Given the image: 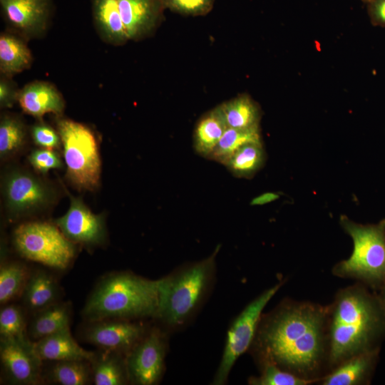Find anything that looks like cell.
<instances>
[{"mask_svg":"<svg viewBox=\"0 0 385 385\" xmlns=\"http://www.w3.org/2000/svg\"><path fill=\"white\" fill-rule=\"evenodd\" d=\"M250 143H262L260 128H227L207 159L225 165L237 150Z\"/></svg>","mask_w":385,"mask_h":385,"instance_id":"obj_27","label":"cell"},{"mask_svg":"<svg viewBox=\"0 0 385 385\" xmlns=\"http://www.w3.org/2000/svg\"><path fill=\"white\" fill-rule=\"evenodd\" d=\"M215 0H163L165 9L184 16H205L213 8Z\"/></svg>","mask_w":385,"mask_h":385,"instance_id":"obj_33","label":"cell"},{"mask_svg":"<svg viewBox=\"0 0 385 385\" xmlns=\"http://www.w3.org/2000/svg\"><path fill=\"white\" fill-rule=\"evenodd\" d=\"M129 40L139 41L152 34L163 19V0H118Z\"/></svg>","mask_w":385,"mask_h":385,"instance_id":"obj_15","label":"cell"},{"mask_svg":"<svg viewBox=\"0 0 385 385\" xmlns=\"http://www.w3.org/2000/svg\"><path fill=\"white\" fill-rule=\"evenodd\" d=\"M17 252L27 260L58 270H65L75 255L73 242L57 225L30 222L19 225L13 234Z\"/></svg>","mask_w":385,"mask_h":385,"instance_id":"obj_7","label":"cell"},{"mask_svg":"<svg viewBox=\"0 0 385 385\" xmlns=\"http://www.w3.org/2000/svg\"><path fill=\"white\" fill-rule=\"evenodd\" d=\"M328 371L354 355L380 349L385 307L378 294L357 283L339 290L328 305Z\"/></svg>","mask_w":385,"mask_h":385,"instance_id":"obj_2","label":"cell"},{"mask_svg":"<svg viewBox=\"0 0 385 385\" xmlns=\"http://www.w3.org/2000/svg\"><path fill=\"white\" fill-rule=\"evenodd\" d=\"M0 358L4 372L12 384L34 385L40 382L42 361L34 350V342L27 337H1Z\"/></svg>","mask_w":385,"mask_h":385,"instance_id":"obj_11","label":"cell"},{"mask_svg":"<svg viewBox=\"0 0 385 385\" xmlns=\"http://www.w3.org/2000/svg\"><path fill=\"white\" fill-rule=\"evenodd\" d=\"M227 128L249 129L260 128L262 111L259 104L246 93L217 106Z\"/></svg>","mask_w":385,"mask_h":385,"instance_id":"obj_21","label":"cell"},{"mask_svg":"<svg viewBox=\"0 0 385 385\" xmlns=\"http://www.w3.org/2000/svg\"><path fill=\"white\" fill-rule=\"evenodd\" d=\"M1 183L4 204L13 217L36 212L54 197L52 188L46 182L24 169L10 170Z\"/></svg>","mask_w":385,"mask_h":385,"instance_id":"obj_9","label":"cell"},{"mask_svg":"<svg viewBox=\"0 0 385 385\" xmlns=\"http://www.w3.org/2000/svg\"><path fill=\"white\" fill-rule=\"evenodd\" d=\"M17 101L23 111L37 118L46 113L60 115L65 103L58 91L51 83L36 81L19 91Z\"/></svg>","mask_w":385,"mask_h":385,"instance_id":"obj_17","label":"cell"},{"mask_svg":"<svg viewBox=\"0 0 385 385\" xmlns=\"http://www.w3.org/2000/svg\"><path fill=\"white\" fill-rule=\"evenodd\" d=\"M379 290V294L378 295L385 307V281L381 284Z\"/></svg>","mask_w":385,"mask_h":385,"instance_id":"obj_39","label":"cell"},{"mask_svg":"<svg viewBox=\"0 0 385 385\" xmlns=\"http://www.w3.org/2000/svg\"><path fill=\"white\" fill-rule=\"evenodd\" d=\"M26 266L18 262L4 263L0 268V302L4 304L23 292L29 279Z\"/></svg>","mask_w":385,"mask_h":385,"instance_id":"obj_30","label":"cell"},{"mask_svg":"<svg viewBox=\"0 0 385 385\" xmlns=\"http://www.w3.org/2000/svg\"><path fill=\"white\" fill-rule=\"evenodd\" d=\"M58 292V286L53 277L39 270L29 276L22 293L27 308L37 312L55 304Z\"/></svg>","mask_w":385,"mask_h":385,"instance_id":"obj_24","label":"cell"},{"mask_svg":"<svg viewBox=\"0 0 385 385\" xmlns=\"http://www.w3.org/2000/svg\"><path fill=\"white\" fill-rule=\"evenodd\" d=\"M31 135L34 143L40 148L55 150L61 145L58 132L43 122L34 124Z\"/></svg>","mask_w":385,"mask_h":385,"instance_id":"obj_35","label":"cell"},{"mask_svg":"<svg viewBox=\"0 0 385 385\" xmlns=\"http://www.w3.org/2000/svg\"><path fill=\"white\" fill-rule=\"evenodd\" d=\"M32 54L19 37L9 33L0 36V71L4 76L11 77L30 68Z\"/></svg>","mask_w":385,"mask_h":385,"instance_id":"obj_23","label":"cell"},{"mask_svg":"<svg viewBox=\"0 0 385 385\" xmlns=\"http://www.w3.org/2000/svg\"><path fill=\"white\" fill-rule=\"evenodd\" d=\"M31 166L38 172L45 174L50 170L63 167L58 153L53 149L38 148L33 150L28 157Z\"/></svg>","mask_w":385,"mask_h":385,"instance_id":"obj_34","label":"cell"},{"mask_svg":"<svg viewBox=\"0 0 385 385\" xmlns=\"http://www.w3.org/2000/svg\"><path fill=\"white\" fill-rule=\"evenodd\" d=\"M260 375L251 377L249 384L252 385H308L317 382L288 372L271 363L261 364Z\"/></svg>","mask_w":385,"mask_h":385,"instance_id":"obj_31","label":"cell"},{"mask_svg":"<svg viewBox=\"0 0 385 385\" xmlns=\"http://www.w3.org/2000/svg\"><path fill=\"white\" fill-rule=\"evenodd\" d=\"M227 128L217 106L204 113L197 121L193 131V148L196 153L208 158Z\"/></svg>","mask_w":385,"mask_h":385,"instance_id":"obj_20","label":"cell"},{"mask_svg":"<svg viewBox=\"0 0 385 385\" xmlns=\"http://www.w3.org/2000/svg\"><path fill=\"white\" fill-rule=\"evenodd\" d=\"M340 223L351 237L354 249L348 259L334 265L333 274L379 289L385 281V219L361 225L342 216Z\"/></svg>","mask_w":385,"mask_h":385,"instance_id":"obj_5","label":"cell"},{"mask_svg":"<svg viewBox=\"0 0 385 385\" xmlns=\"http://www.w3.org/2000/svg\"><path fill=\"white\" fill-rule=\"evenodd\" d=\"M364 3H366V4H369L370 3L371 1H372L373 0H361Z\"/></svg>","mask_w":385,"mask_h":385,"instance_id":"obj_40","label":"cell"},{"mask_svg":"<svg viewBox=\"0 0 385 385\" xmlns=\"http://www.w3.org/2000/svg\"><path fill=\"white\" fill-rule=\"evenodd\" d=\"M93 14L101 38L113 45H123L129 39L119 10L118 0H93Z\"/></svg>","mask_w":385,"mask_h":385,"instance_id":"obj_19","label":"cell"},{"mask_svg":"<svg viewBox=\"0 0 385 385\" xmlns=\"http://www.w3.org/2000/svg\"><path fill=\"white\" fill-rule=\"evenodd\" d=\"M166 345L158 330L143 337L127 354L126 366L129 381L139 385H153L160 379Z\"/></svg>","mask_w":385,"mask_h":385,"instance_id":"obj_10","label":"cell"},{"mask_svg":"<svg viewBox=\"0 0 385 385\" xmlns=\"http://www.w3.org/2000/svg\"><path fill=\"white\" fill-rule=\"evenodd\" d=\"M27 130L20 118L10 114H3L0 120V157L8 159L24 146Z\"/></svg>","mask_w":385,"mask_h":385,"instance_id":"obj_28","label":"cell"},{"mask_svg":"<svg viewBox=\"0 0 385 385\" xmlns=\"http://www.w3.org/2000/svg\"><path fill=\"white\" fill-rule=\"evenodd\" d=\"M328 305L284 301L261 318L252 344L260 364L315 380L328 371Z\"/></svg>","mask_w":385,"mask_h":385,"instance_id":"obj_1","label":"cell"},{"mask_svg":"<svg viewBox=\"0 0 385 385\" xmlns=\"http://www.w3.org/2000/svg\"><path fill=\"white\" fill-rule=\"evenodd\" d=\"M19 91L8 77L1 76L0 79V106L11 108L17 101Z\"/></svg>","mask_w":385,"mask_h":385,"instance_id":"obj_36","label":"cell"},{"mask_svg":"<svg viewBox=\"0 0 385 385\" xmlns=\"http://www.w3.org/2000/svg\"><path fill=\"white\" fill-rule=\"evenodd\" d=\"M0 334L2 337H26V322L21 309L15 304L4 307L0 312Z\"/></svg>","mask_w":385,"mask_h":385,"instance_id":"obj_32","label":"cell"},{"mask_svg":"<svg viewBox=\"0 0 385 385\" xmlns=\"http://www.w3.org/2000/svg\"><path fill=\"white\" fill-rule=\"evenodd\" d=\"M34 350L43 361L84 360L91 361L96 352L83 349L66 329L34 342Z\"/></svg>","mask_w":385,"mask_h":385,"instance_id":"obj_18","label":"cell"},{"mask_svg":"<svg viewBox=\"0 0 385 385\" xmlns=\"http://www.w3.org/2000/svg\"><path fill=\"white\" fill-rule=\"evenodd\" d=\"M141 324L125 321H98L86 332V339L102 350L129 351L143 337Z\"/></svg>","mask_w":385,"mask_h":385,"instance_id":"obj_14","label":"cell"},{"mask_svg":"<svg viewBox=\"0 0 385 385\" xmlns=\"http://www.w3.org/2000/svg\"><path fill=\"white\" fill-rule=\"evenodd\" d=\"M70 309L66 304L55 303L36 312L29 328L31 339L38 340L69 328Z\"/></svg>","mask_w":385,"mask_h":385,"instance_id":"obj_25","label":"cell"},{"mask_svg":"<svg viewBox=\"0 0 385 385\" xmlns=\"http://www.w3.org/2000/svg\"><path fill=\"white\" fill-rule=\"evenodd\" d=\"M219 248L210 257L158 280L157 317L167 324L176 326L191 315L208 289Z\"/></svg>","mask_w":385,"mask_h":385,"instance_id":"obj_4","label":"cell"},{"mask_svg":"<svg viewBox=\"0 0 385 385\" xmlns=\"http://www.w3.org/2000/svg\"><path fill=\"white\" fill-rule=\"evenodd\" d=\"M379 349L359 354L344 360L325 374L322 385H364L369 384L376 367Z\"/></svg>","mask_w":385,"mask_h":385,"instance_id":"obj_16","label":"cell"},{"mask_svg":"<svg viewBox=\"0 0 385 385\" xmlns=\"http://www.w3.org/2000/svg\"><path fill=\"white\" fill-rule=\"evenodd\" d=\"M51 0H0L9 24L25 38L45 32L51 10Z\"/></svg>","mask_w":385,"mask_h":385,"instance_id":"obj_13","label":"cell"},{"mask_svg":"<svg viewBox=\"0 0 385 385\" xmlns=\"http://www.w3.org/2000/svg\"><path fill=\"white\" fill-rule=\"evenodd\" d=\"M367 4L371 23L376 26L385 27V0H373Z\"/></svg>","mask_w":385,"mask_h":385,"instance_id":"obj_37","label":"cell"},{"mask_svg":"<svg viewBox=\"0 0 385 385\" xmlns=\"http://www.w3.org/2000/svg\"><path fill=\"white\" fill-rule=\"evenodd\" d=\"M91 364L96 385H123L129 381L125 359L121 353L103 349L96 353Z\"/></svg>","mask_w":385,"mask_h":385,"instance_id":"obj_22","label":"cell"},{"mask_svg":"<svg viewBox=\"0 0 385 385\" xmlns=\"http://www.w3.org/2000/svg\"><path fill=\"white\" fill-rule=\"evenodd\" d=\"M49 376L61 385H86L92 381L91 364L84 360L55 361Z\"/></svg>","mask_w":385,"mask_h":385,"instance_id":"obj_29","label":"cell"},{"mask_svg":"<svg viewBox=\"0 0 385 385\" xmlns=\"http://www.w3.org/2000/svg\"><path fill=\"white\" fill-rule=\"evenodd\" d=\"M279 197L276 192H269L262 193L254 197L250 202L251 205H262L276 200Z\"/></svg>","mask_w":385,"mask_h":385,"instance_id":"obj_38","label":"cell"},{"mask_svg":"<svg viewBox=\"0 0 385 385\" xmlns=\"http://www.w3.org/2000/svg\"><path fill=\"white\" fill-rule=\"evenodd\" d=\"M61 138L67 178L77 188L94 190L100 184L101 161L93 133L86 125L70 119H59Z\"/></svg>","mask_w":385,"mask_h":385,"instance_id":"obj_6","label":"cell"},{"mask_svg":"<svg viewBox=\"0 0 385 385\" xmlns=\"http://www.w3.org/2000/svg\"><path fill=\"white\" fill-rule=\"evenodd\" d=\"M282 283L266 289L248 304L228 330L223 355L215 374L214 384H223L238 358L252 344L262 318V313Z\"/></svg>","mask_w":385,"mask_h":385,"instance_id":"obj_8","label":"cell"},{"mask_svg":"<svg viewBox=\"0 0 385 385\" xmlns=\"http://www.w3.org/2000/svg\"><path fill=\"white\" fill-rule=\"evenodd\" d=\"M158 281L121 272L103 279L86 302L83 314L91 322L155 316Z\"/></svg>","mask_w":385,"mask_h":385,"instance_id":"obj_3","label":"cell"},{"mask_svg":"<svg viewBox=\"0 0 385 385\" xmlns=\"http://www.w3.org/2000/svg\"><path fill=\"white\" fill-rule=\"evenodd\" d=\"M262 143H247L237 150L224 165L235 177L250 178L265 164Z\"/></svg>","mask_w":385,"mask_h":385,"instance_id":"obj_26","label":"cell"},{"mask_svg":"<svg viewBox=\"0 0 385 385\" xmlns=\"http://www.w3.org/2000/svg\"><path fill=\"white\" fill-rule=\"evenodd\" d=\"M70 206L56 225L72 242L85 245L101 244L106 238V227L102 216L93 213L78 198L70 195Z\"/></svg>","mask_w":385,"mask_h":385,"instance_id":"obj_12","label":"cell"}]
</instances>
